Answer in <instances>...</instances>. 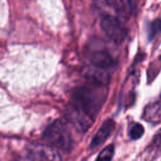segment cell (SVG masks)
<instances>
[{
	"label": "cell",
	"instance_id": "obj_1",
	"mask_svg": "<svg viewBox=\"0 0 161 161\" xmlns=\"http://www.w3.org/2000/svg\"><path fill=\"white\" fill-rule=\"evenodd\" d=\"M106 96L107 91L105 85L90 83L74 90L71 104L88 117L95 119L105 103Z\"/></svg>",
	"mask_w": 161,
	"mask_h": 161
},
{
	"label": "cell",
	"instance_id": "obj_2",
	"mask_svg": "<svg viewBox=\"0 0 161 161\" xmlns=\"http://www.w3.org/2000/svg\"><path fill=\"white\" fill-rule=\"evenodd\" d=\"M44 140L52 147L69 151L73 147V137L66 123L58 119L52 123L43 134Z\"/></svg>",
	"mask_w": 161,
	"mask_h": 161
},
{
	"label": "cell",
	"instance_id": "obj_3",
	"mask_svg": "<svg viewBox=\"0 0 161 161\" xmlns=\"http://www.w3.org/2000/svg\"><path fill=\"white\" fill-rule=\"evenodd\" d=\"M101 27L106 36L116 44H121L127 38V30L116 17L104 16L101 20Z\"/></svg>",
	"mask_w": 161,
	"mask_h": 161
},
{
	"label": "cell",
	"instance_id": "obj_4",
	"mask_svg": "<svg viewBox=\"0 0 161 161\" xmlns=\"http://www.w3.org/2000/svg\"><path fill=\"white\" fill-rule=\"evenodd\" d=\"M65 116H66L67 120H69L76 129L82 132H85L86 130L91 127L93 121H94V119L88 117L87 115L84 114L83 112H80V109H77V108L72 105V104H69V107L66 108Z\"/></svg>",
	"mask_w": 161,
	"mask_h": 161
},
{
	"label": "cell",
	"instance_id": "obj_5",
	"mask_svg": "<svg viewBox=\"0 0 161 161\" xmlns=\"http://www.w3.org/2000/svg\"><path fill=\"white\" fill-rule=\"evenodd\" d=\"M32 161H62L55 148L47 145H36L30 148Z\"/></svg>",
	"mask_w": 161,
	"mask_h": 161
},
{
	"label": "cell",
	"instance_id": "obj_6",
	"mask_svg": "<svg viewBox=\"0 0 161 161\" xmlns=\"http://www.w3.org/2000/svg\"><path fill=\"white\" fill-rule=\"evenodd\" d=\"M90 61L96 69L107 71L115 65V60L106 50H94L90 53Z\"/></svg>",
	"mask_w": 161,
	"mask_h": 161
},
{
	"label": "cell",
	"instance_id": "obj_7",
	"mask_svg": "<svg viewBox=\"0 0 161 161\" xmlns=\"http://www.w3.org/2000/svg\"><path fill=\"white\" fill-rule=\"evenodd\" d=\"M114 128H115V123L112 119H108V120L104 121L101 127H99V129L97 130V132L95 134V136L93 137L92 142H91V149H95L98 146L103 145L106 141V139L110 136Z\"/></svg>",
	"mask_w": 161,
	"mask_h": 161
},
{
	"label": "cell",
	"instance_id": "obj_8",
	"mask_svg": "<svg viewBox=\"0 0 161 161\" xmlns=\"http://www.w3.org/2000/svg\"><path fill=\"white\" fill-rule=\"evenodd\" d=\"M146 120L157 123L161 120V99L156 103H152L146 108L145 114H143Z\"/></svg>",
	"mask_w": 161,
	"mask_h": 161
},
{
	"label": "cell",
	"instance_id": "obj_9",
	"mask_svg": "<svg viewBox=\"0 0 161 161\" xmlns=\"http://www.w3.org/2000/svg\"><path fill=\"white\" fill-rule=\"evenodd\" d=\"M161 151V131L156 135L146 151V161H153Z\"/></svg>",
	"mask_w": 161,
	"mask_h": 161
},
{
	"label": "cell",
	"instance_id": "obj_10",
	"mask_svg": "<svg viewBox=\"0 0 161 161\" xmlns=\"http://www.w3.org/2000/svg\"><path fill=\"white\" fill-rule=\"evenodd\" d=\"M104 3H107L110 8H113L117 14L121 16H127L129 8L125 3V0H104Z\"/></svg>",
	"mask_w": 161,
	"mask_h": 161
},
{
	"label": "cell",
	"instance_id": "obj_11",
	"mask_svg": "<svg viewBox=\"0 0 161 161\" xmlns=\"http://www.w3.org/2000/svg\"><path fill=\"white\" fill-rule=\"evenodd\" d=\"M114 151H115L114 145L107 146V147L104 148L101 151V153L97 157L96 161H112L113 157H114Z\"/></svg>",
	"mask_w": 161,
	"mask_h": 161
},
{
	"label": "cell",
	"instance_id": "obj_12",
	"mask_svg": "<svg viewBox=\"0 0 161 161\" xmlns=\"http://www.w3.org/2000/svg\"><path fill=\"white\" fill-rule=\"evenodd\" d=\"M161 31V20L157 19L153 22L150 23L149 30H148V36H149V40H152L159 32Z\"/></svg>",
	"mask_w": 161,
	"mask_h": 161
},
{
	"label": "cell",
	"instance_id": "obj_13",
	"mask_svg": "<svg viewBox=\"0 0 161 161\" xmlns=\"http://www.w3.org/2000/svg\"><path fill=\"white\" fill-rule=\"evenodd\" d=\"M143 131L145 129L140 124H134L129 130V136L131 139H139L143 135Z\"/></svg>",
	"mask_w": 161,
	"mask_h": 161
},
{
	"label": "cell",
	"instance_id": "obj_14",
	"mask_svg": "<svg viewBox=\"0 0 161 161\" xmlns=\"http://www.w3.org/2000/svg\"><path fill=\"white\" fill-rule=\"evenodd\" d=\"M19 161H29V160H19ZM32 161V160H31Z\"/></svg>",
	"mask_w": 161,
	"mask_h": 161
}]
</instances>
